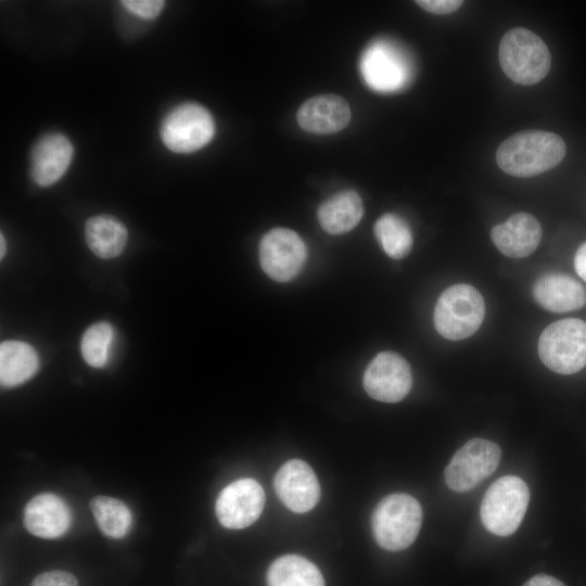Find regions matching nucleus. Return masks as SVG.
I'll list each match as a JSON object with an SVG mask.
<instances>
[{
  "label": "nucleus",
  "instance_id": "16",
  "mask_svg": "<svg viewBox=\"0 0 586 586\" xmlns=\"http://www.w3.org/2000/svg\"><path fill=\"white\" fill-rule=\"evenodd\" d=\"M24 525L29 533L41 538H56L67 532L72 514L67 505L51 493L39 494L24 509Z\"/></svg>",
  "mask_w": 586,
  "mask_h": 586
},
{
  "label": "nucleus",
  "instance_id": "24",
  "mask_svg": "<svg viewBox=\"0 0 586 586\" xmlns=\"http://www.w3.org/2000/svg\"><path fill=\"white\" fill-rule=\"evenodd\" d=\"M374 234L391 258L402 259L412 247V233L408 224L395 214L382 215L374 225Z\"/></svg>",
  "mask_w": 586,
  "mask_h": 586
},
{
  "label": "nucleus",
  "instance_id": "8",
  "mask_svg": "<svg viewBox=\"0 0 586 586\" xmlns=\"http://www.w3.org/2000/svg\"><path fill=\"white\" fill-rule=\"evenodd\" d=\"M500 458L496 443L472 438L453 456L444 472L445 483L454 492L470 491L496 470Z\"/></svg>",
  "mask_w": 586,
  "mask_h": 586
},
{
  "label": "nucleus",
  "instance_id": "7",
  "mask_svg": "<svg viewBox=\"0 0 586 586\" xmlns=\"http://www.w3.org/2000/svg\"><path fill=\"white\" fill-rule=\"evenodd\" d=\"M214 133L215 123L211 113L196 103L176 106L161 126L164 144L175 153L198 151L213 139Z\"/></svg>",
  "mask_w": 586,
  "mask_h": 586
},
{
  "label": "nucleus",
  "instance_id": "5",
  "mask_svg": "<svg viewBox=\"0 0 586 586\" xmlns=\"http://www.w3.org/2000/svg\"><path fill=\"white\" fill-rule=\"evenodd\" d=\"M538 356L551 371L572 374L586 366V322L576 318L558 320L544 329Z\"/></svg>",
  "mask_w": 586,
  "mask_h": 586
},
{
  "label": "nucleus",
  "instance_id": "1",
  "mask_svg": "<svg viewBox=\"0 0 586 586\" xmlns=\"http://www.w3.org/2000/svg\"><path fill=\"white\" fill-rule=\"evenodd\" d=\"M565 143L557 133L524 130L507 138L497 149L499 168L514 177H532L561 163Z\"/></svg>",
  "mask_w": 586,
  "mask_h": 586
},
{
  "label": "nucleus",
  "instance_id": "18",
  "mask_svg": "<svg viewBox=\"0 0 586 586\" xmlns=\"http://www.w3.org/2000/svg\"><path fill=\"white\" fill-rule=\"evenodd\" d=\"M535 301L545 309L566 313L586 304V291L574 278L559 272L543 275L534 284Z\"/></svg>",
  "mask_w": 586,
  "mask_h": 586
},
{
  "label": "nucleus",
  "instance_id": "15",
  "mask_svg": "<svg viewBox=\"0 0 586 586\" xmlns=\"http://www.w3.org/2000/svg\"><path fill=\"white\" fill-rule=\"evenodd\" d=\"M495 246L506 256L522 258L532 254L542 239V226L528 213H517L491 230Z\"/></svg>",
  "mask_w": 586,
  "mask_h": 586
},
{
  "label": "nucleus",
  "instance_id": "29",
  "mask_svg": "<svg viewBox=\"0 0 586 586\" xmlns=\"http://www.w3.org/2000/svg\"><path fill=\"white\" fill-rule=\"evenodd\" d=\"M523 586H565L561 581L546 574H537L526 581Z\"/></svg>",
  "mask_w": 586,
  "mask_h": 586
},
{
  "label": "nucleus",
  "instance_id": "9",
  "mask_svg": "<svg viewBox=\"0 0 586 586\" xmlns=\"http://www.w3.org/2000/svg\"><path fill=\"white\" fill-rule=\"evenodd\" d=\"M360 71L367 85L380 92L399 90L412 76V66L404 50L386 40H377L365 50Z\"/></svg>",
  "mask_w": 586,
  "mask_h": 586
},
{
  "label": "nucleus",
  "instance_id": "17",
  "mask_svg": "<svg viewBox=\"0 0 586 586\" xmlns=\"http://www.w3.org/2000/svg\"><path fill=\"white\" fill-rule=\"evenodd\" d=\"M300 127L313 133H333L351 120L348 103L335 94H320L305 101L297 111Z\"/></svg>",
  "mask_w": 586,
  "mask_h": 586
},
{
  "label": "nucleus",
  "instance_id": "3",
  "mask_svg": "<svg viewBox=\"0 0 586 586\" xmlns=\"http://www.w3.org/2000/svg\"><path fill=\"white\" fill-rule=\"evenodd\" d=\"M498 55L504 73L520 85L539 82L551 66L547 44L536 34L522 27L512 28L502 36Z\"/></svg>",
  "mask_w": 586,
  "mask_h": 586
},
{
  "label": "nucleus",
  "instance_id": "22",
  "mask_svg": "<svg viewBox=\"0 0 586 586\" xmlns=\"http://www.w3.org/2000/svg\"><path fill=\"white\" fill-rule=\"evenodd\" d=\"M266 578L268 586H324L320 570L296 555L276 559L268 568Z\"/></svg>",
  "mask_w": 586,
  "mask_h": 586
},
{
  "label": "nucleus",
  "instance_id": "12",
  "mask_svg": "<svg viewBox=\"0 0 586 586\" xmlns=\"http://www.w3.org/2000/svg\"><path fill=\"white\" fill-rule=\"evenodd\" d=\"M265 505L262 485L253 479L237 480L219 494L215 512L218 521L227 528L240 530L253 524Z\"/></svg>",
  "mask_w": 586,
  "mask_h": 586
},
{
  "label": "nucleus",
  "instance_id": "27",
  "mask_svg": "<svg viewBox=\"0 0 586 586\" xmlns=\"http://www.w3.org/2000/svg\"><path fill=\"white\" fill-rule=\"evenodd\" d=\"M30 586H78V581L69 572L54 570L37 575Z\"/></svg>",
  "mask_w": 586,
  "mask_h": 586
},
{
  "label": "nucleus",
  "instance_id": "30",
  "mask_svg": "<svg viewBox=\"0 0 586 586\" xmlns=\"http://www.w3.org/2000/svg\"><path fill=\"white\" fill-rule=\"evenodd\" d=\"M574 267L577 275L586 282V242L578 247L575 254Z\"/></svg>",
  "mask_w": 586,
  "mask_h": 586
},
{
  "label": "nucleus",
  "instance_id": "19",
  "mask_svg": "<svg viewBox=\"0 0 586 586\" xmlns=\"http://www.w3.org/2000/svg\"><path fill=\"white\" fill-rule=\"evenodd\" d=\"M362 213L359 194L354 190H344L326 200L319 206L317 217L327 233L336 235L356 227Z\"/></svg>",
  "mask_w": 586,
  "mask_h": 586
},
{
  "label": "nucleus",
  "instance_id": "28",
  "mask_svg": "<svg viewBox=\"0 0 586 586\" xmlns=\"http://www.w3.org/2000/svg\"><path fill=\"white\" fill-rule=\"evenodd\" d=\"M416 3L423 10L434 14H449L463 3L461 0H418Z\"/></svg>",
  "mask_w": 586,
  "mask_h": 586
},
{
  "label": "nucleus",
  "instance_id": "26",
  "mask_svg": "<svg viewBox=\"0 0 586 586\" xmlns=\"http://www.w3.org/2000/svg\"><path fill=\"white\" fill-rule=\"evenodd\" d=\"M122 4L132 14L151 20L156 17L165 5L161 0H126Z\"/></svg>",
  "mask_w": 586,
  "mask_h": 586
},
{
  "label": "nucleus",
  "instance_id": "21",
  "mask_svg": "<svg viewBox=\"0 0 586 586\" xmlns=\"http://www.w3.org/2000/svg\"><path fill=\"white\" fill-rule=\"evenodd\" d=\"M35 348L22 341H4L0 345V381L3 386H16L29 380L38 370Z\"/></svg>",
  "mask_w": 586,
  "mask_h": 586
},
{
  "label": "nucleus",
  "instance_id": "25",
  "mask_svg": "<svg viewBox=\"0 0 586 586\" xmlns=\"http://www.w3.org/2000/svg\"><path fill=\"white\" fill-rule=\"evenodd\" d=\"M114 341V329L111 323L100 321L90 326L84 333L80 351L85 361L94 368L104 367L110 358Z\"/></svg>",
  "mask_w": 586,
  "mask_h": 586
},
{
  "label": "nucleus",
  "instance_id": "20",
  "mask_svg": "<svg viewBox=\"0 0 586 586\" xmlns=\"http://www.w3.org/2000/svg\"><path fill=\"white\" fill-rule=\"evenodd\" d=\"M85 238L89 249L100 258L118 256L127 243V229L110 215L90 217L85 225Z\"/></svg>",
  "mask_w": 586,
  "mask_h": 586
},
{
  "label": "nucleus",
  "instance_id": "10",
  "mask_svg": "<svg viewBox=\"0 0 586 586\" xmlns=\"http://www.w3.org/2000/svg\"><path fill=\"white\" fill-rule=\"evenodd\" d=\"M259 263L263 270L278 282H288L302 270L306 260V245L293 230L276 228L267 232L259 243Z\"/></svg>",
  "mask_w": 586,
  "mask_h": 586
},
{
  "label": "nucleus",
  "instance_id": "14",
  "mask_svg": "<svg viewBox=\"0 0 586 586\" xmlns=\"http://www.w3.org/2000/svg\"><path fill=\"white\" fill-rule=\"evenodd\" d=\"M74 149L62 133H48L40 138L30 153V175L33 180L48 187L60 180L66 173Z\"/></svg>",
  "mask_w": 586,
  "mask_h": 586
},
{
  "label": "nucleus",
  "instance_id": "6",
  "mask_svg": "<svg viewBox=\"0 0 586 586\" xmlns=\"http://www.w3.org/2000/svg\"><path fill=\"white\" fill-rule=\"evenodd\" d=\"M530 501L526 483L514 475L495 481L481 504V520L487 531L497 536H509L519 527Z\"/></svg>",
  "mask_w": 586,
  "mask_h": 586
},
{
  "label": "nucleus",
  "instance_id": "23",
  "mask_svg": "<svg viewBox=\"0 0 586 586\" xmlns=\"http://www.w3.org/2000/svg\"><path fill=\"white\" fill-rule=\"evenodd\" d=\"M90 508L100 531L112 538L124 537L131 524V513L120 500L95 496L90 501Z\"/></svg>",
  "mask_w": 586,
  "mask_h": 586
},
{
  "label": "nucleus",
  "instance_id": "2",
  "mask_svg": "<svg viewBox=\"0 0 586 586\" xmlns=\"http://www.w3.org/2000/svg\"><path fill=\"white\" fill-rule=\"evenodd\" d=\"M422 509L416 498L396 493L384 497L374 508L371 526L375 542L390 551L408 548L417 538Z\"/></svg>",
  "mask_w": 586,
  "mask_h": 586
},
{
  "label": "nucleus",
  "instance_id": "11",
  "mask_svg": "<svg viewBox=\"0 0 586 586\" xmlns=\"http://www.w3.org/2000/svg\"><path fill=\"white\" fill-rule=\"evenodd\" d=\"M367 394L383 403L400 402L410 391L412 374L409 364L393 352L379 353L364 373Z\"/></svg>",
  "mask_w": 586,
  "mask_h": 586
},
{
  "label": "nucleus",
  "instance_id": "31",
  "mask_svg": "<svg viewBox=\"0 0 586 586\" xmlns=\"http://www.w3.org/2000/svg\"><path fill=\"white\" fill-rule=\"evenodd\" d=\"M4 253H5V240H4L3 234L1 233V237H0V256H1V258H3Z\"/></svg>",
  "mask_w": 586,
  "mask_h": 586
},
{
  "label": "nucleus",
  "instance_id": "13",
  "mask_svg": "<svg viewBox=\"0 0 586 586\" xmlns=\"http://www.w3.org/2000/svg\"><path fill=\"white\" fill-rule=\"evenodd\" d=\"M275 491L291 511L311 510L320 498V486L313 469L303 460L286 461L276 473Z\"/></svg>",
  "mask_w": 586,
  "mask_h": 586
},
{
  "label": "nucleus",
  "instance_id": "4",
  "mask_svg": "<svg viewBox=\"0 0 586 586\" xmlns=\"http://www.w3.org/2000/svg\"><path fill=\"white\" fill-rule=\"evenodd\" d=\"M484 315L485 304L481 293L470 284L458 283L446 289L438 297L433 321L443 337L459 341L477 331Z\"/></svg>",
  "mask_w": 586,
  "mask_h": 586
}]
</instances>
